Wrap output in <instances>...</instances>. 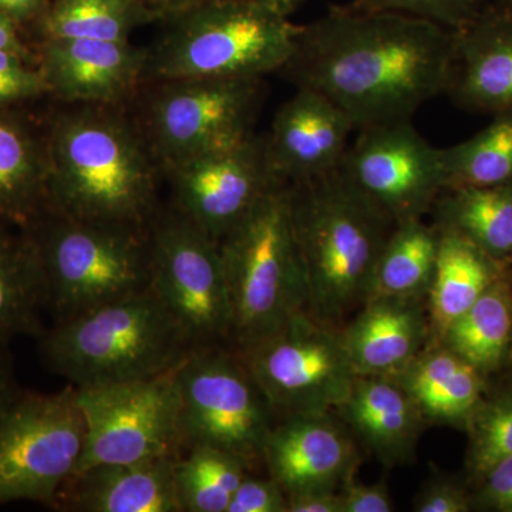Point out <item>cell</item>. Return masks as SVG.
<instances>
[{
  "label": "cell",
  "mask_w": 512,
  "mask_h": 512,
  "mask_svg": "<svg viewBox=\"0 0 512 512\" xmlns=\"http://www.w3.org/2000/svg\"><path fill=\"white\" fill-rule=\"evenodd\" d=\"M453 30L397 12L333 6L303 25L281 70L296 89H309L363 128L412 120L446 94Z\"/></svg>",
  "instance_id": "obj_1"
},
{
  "label": "cell",
  "mask_w": 512,
  "mask_h": 512,
  "mask_svg": "<svg viewBox=\"0 0 512 512\" xmlns=\"http://www.w3.org/2000/svg\"><path fill=\"white\" fill-rule=\"evenodd\" d=\"M47 116L49 208L96 224L148 229L161 211L163 170L133 111L66 104Z\"/></svg>",
  "instance_id": "obj_2"
},
{
  "label": "cell",
  "mask_w": 512,
  "mask_h": 512,
  "mask_svg": "<svg viewBox=\"0 0 512 512\" xmlns=\"http://www.w3.org/2000/svg\"><path fill=\"white\" fill-rule=\"evenodd\" d=\"M293 235L305 274L308 313L338 328L365 305L394 222L345 174L289 183Z\"/></svg>",
  "instance_id": "obj_3"
},
{
  "label": "cell",
  "mask_w": 512,
  "mask_h": 512,
  "mask_svg": "<svg viewBox=\"0 0 512 512\" xmlns=\"http://www.w3.org/2000/svg\"><path fill=\"white\" fill-rule=\"evenodd\" d=\"M191 350L151 288L55 322L39 336L45 365L76 387L165 375Z\"/></svg>",
  "instance_id": "obj_4"
},
{
  "label": "cell",
  "mask_w": 512,
  "mask_h": 512,
  "mask_svg": "<svg viewBox=\"0 0 512 512\" xmlns=\"http://www.w3.org/2000/svg\"><path fill=\"white\" fill-rule=\"evenodd\" d=\"M220 247L232 306V342L238 352L308 312L288 181L269 188L221 239Z\"/></svg>",
  "instance_id": "obj_5"
},
{
  "label": "cell",
  "mask_w": 512,
  "mask_h": 512,
  "mask_svg": "<svg viewBox=\"0 0 512 512\" xmlns=\"http://www.w3.org/2000/svg\"><path fill=\"white\" fill-rule=\"evenodd\" d=\"M148 49L146 82L188 77L264 79L279 73L302 26L255 0H214L165 20Z\"/></svg>",
  "instance_id": "obj_6"
},
{
  "label": "cell",
  "mask_w": 512,
  "mask_h": 512,
  "mask_svg": "<svg viewBox=\"0 0 512 512\" xmlns=\"http://www.w3.org/2000/svg\"><path fill=\"white\" fill-rule=\"evenodd\" d=\"M26 231L42 265L55 322L150 289L151 228L96 224L46 210Z\"/></svg>",
  "instance_id": "obj_7"
},
{
  "label": "cell",
  "mask_w": 512,
  "mask_h": 512,
  "mask_svg": "<svg viewBox=\"0 0 512 512\" xmlns=\"http://www.w3.org/2000/svg\"><path fill=\"white\" fill-rule=\"evenodd\" d=\"M265 96L259 77L161 80L141 89L133 114L164 170L247 140L255 134Z\"/></svg>",
  "instance_id": "obj_8"
},
{
  "label": "cell",
  "mask_w": 512,
  "mask_h": 512,
  "mask_svg": "<svg viewBox=\"0 0 512 512\" xmlns=\"http://www.w3.org/2000/svg\"><path fill=\"white\" fill-rule=\"evenodd\" d=\"M86 424L73 384L52 394L20 392L0 410V507H52L83 456Z\"/></svg>",
  "instance_id": "obj_9"
},
{
  "label": "cell",
  "mask_w": 512,
  "mask_h": 512,
  "mask_svg": "<svg viewBox=\"0 0 512 512\" xmlns=\"http://www.w3.org/2000/svg\"><path fill=\"white\" fill-rule=\"evenodd\" d=\"M185 450L221 448L249 464L262 460L276 416L244 359L227 345L194 348L175 369Z\"/></svg>",
  "instance_id": "obj_10"
},
{
  "label": "cell",
  "mask_w": 512,
  "mask_h": 512,
  "mask_svg": "<svg viewBox=\"0 0 512 512\" xmlns=\"http://www.w3.org/2000/svg\"><path fill=\"white\" fill-rule=\"evenodd\" d=\"M238 353L276 420L338 409L357 379L342 330L308 312Z\"/></svg>",
  "instance_id": "obj_11"
},
{
  "label": "cell",
  "mask_w": 512,
  "mask_h": 512,
  "mask_svg": "<svg viewBox=\"0 0 512 512\" xmlns=\"http://www.w3.org/2000/svg\"><path fill=\"white\" fill-rule=\"evenodd\" d=\"M150 235L151 291L192 349L232 342L234 322L220 242L173 205L161 208Z\"/></svg>",
  "instance_id": "obj_12"
},
{
  "label": "cell",
  "mask_w": 512,
  "mask_h": 512,
  "mask_svg": "<svg viewBox=\"0 0 512 512\" xmlns=\"http://www.w3.org/2000/svg\"><path fill=\"white\" fill-rule=\"evenodd\" d=\"M175 369L148 379L74 386L86 424L76 473L101 464L138 463L184 453Z\"/></svg>",
  "instance_id": "obj_13"
},
{
  "label": "cell",
  "mask_w": 512,
  "mask_h": 512,
  "mask_svg": "<svg viewBox=\"0 0 512 512\" xmlns=\"http://www.w3.org/2000/svg\"><path fill=\"white\" fill-rule=\"evenodd\" d=\"M339 168L396 225L423 218L446 187L440 148L412 120L359 130Z\"/></svg>",
  "instance_id": "obj_14"
},
{
  "label": "cell",
  "mask_w": 512,
  "mask_h": 512,
  "mask_svg": "<svg viewBox=\"0 0 512 512\" xmlns=\"http://www.w3.org/2000/svg\"><path fill=\"white\" fill-rule=\"evenodd\" d=\"M173 190V207L221 241L276 177L265 136L252 134L235 146L178 161L163 170Z\"/></svg>",
  "instance_id": "obj_15"
},
{
  "label": "cell",
  "mask_w": 512,
  "mask_h": 512,
  "mask_svg": "<svg viewBox=\"0 0 512 512\" xmlns=\"http://www.w3.org/2000/svg\"><path fill=\"white\" fill-rule=\"evenodd\" d=\"M35 52L50 97L59 103L128 106L147 83L148 49L130 40L40 39Z\"/></svg>",
  "instance_id": "obj_16"
},
{
  "label": "cell",
  "mask_w": 512,
  "mask_h": 512,
  "mask_svg": "<svg viewBox=\"0 0 512 512\" xmlns=\"http://www.w3.org/2000/svg\"><path fill=\"white\" fill-rule=\"evenodd\" d=\"M353 131V121L332 101L313 90L296 89L276 111L265 136L276 177L296 183L338 170Z\"/></svg>",
  "instance_id": "obj_17"
},
{
  "label": "cell",
  "mask_w": 512,
  "mask_h": 512,
  "mask_svg": "<svg viewBox=\"0 0 512 512\" xmlns=\"http://www.w3.org/2000/svg\"><path fill=\"white\" fill-rule=\"evenodd\" d=\"M268 476L286 497L309 491L338 490L355 476L357 453L329 413L276 421L262 454Z\"/></svg>",
  "instance_id": "obj_18"
},
{
  "label": "cell",
  "mask_w": 512,
  "mask_h": 512,
  "mask_svg": "<svg viewBox=\"0 0 512 512\" xmlns=\"http://www.w3.org/2000/svg\"><path fill=\"white\" fill-rule=\"evenodd\" d=\"M460 109L512 111V12L493 0L464 28L453 30L446 94Z\"/></svg>",
  "instance_id": "obj_19"
},
{
  "label": "cell",
  "mask_w": 512,
  "mask_h": 512,
  "mask_svg": "<svg viewBox=\"0 0 512 512\" xmlns=\"http://www.w3.org/2000/svg\"><path fill=\"white\" fill-rule=\"evenodd\" d=\"M177 458L86 468L63 484L50 508L73 512H181L174 484Z\"/></svg>",
  "instance_id": "obj_20"
},
{
  "label": "cell",
  "mask_w": 512,
  "mask_h": 512,
  "mask_svg": "<svg viewBox=\"0 0 512 512\" xmlns=\"http://www.w3.org/2000/svg\"><path fill=\"white\" fill-rule=\"evenodd\" d=\"M342 330L357 376L400 375L426 349L430 318L419 298L369 299Z\"/></svg>",
  "instance_id": "obj_21"
},
{
  "label": "cell",
  "mask_w": 512,
  "mask_h": 512,
  "mask_svg": "<svg viewBox=\"0 0 512 512\" xmlns=\"http://www.w3.org/2000/svg\"><path fill=\"white\" fill-rule=\"evenodd\" d=\"M45 120L0 107V218L26 228L49 208Z\"/></svg>",
  "instance_id": "obj_22"
},
{
  "label": "cell",
  "mask_w": 512,
  "mask_h": 512,
  "mask_svg": "<svg viewBox=\"0 0 512 512\" xmlns=\"http://www.w3.org/2000/svg\"><path fill=\"white\" fill-rule=\"evenodd\" d=\"M336 412L386 464L403 463L413 457L426 421L402 384L384 376H357Z\"/></svg>",
  "instance_id": "obj_23"
},
{
  "label": "cell",
  "mask_w": 512,
  "mask_h": 512,
  "mask_svg": "<svg viewBox=\"0 0 512 512\" xmlns=\"http://www.w3.org/2000/svg\"><path fill=\"white\" fill-rule=\"evenodd\" d=\"M412 396L424 420L464 429L490 379L441 343L424 349L392 377Z\"/></svg>",
  "instance_id": "obj_24"
},
{
  "label": "cell",
  "mask_w": 512,
  "mask_h": 512,
  "mask_svg": "<svg viewBox=\"0 0 512 512\" xmlns=\"http://www.w3.org/2000/svg\"><path fill=\"white\" fill-rule=\"evenodd\" d=\"M49 309L45 275L26 228L0 218V342L39 338Z\"/></svg>",
  "instance_id": "obj_25"
},
{
  "label": "cell",
  "mask_w": 512,
  "mask_h": 512,
  "mask_svg": "<svg viewBox=\"0 0 512 512\" xmlns=\"http://www.w3.org/2000/svg\"><path fill=\"white\" fill-rule=\"evenodd\" d=\"M507 269V264L463 235L440 229L436 271L427 295L431 333L436 342Z\"/></svg>",
  "instance_id": "obj_26"
},
{
  "label": "cell",
  "mask_w": 512,
  "mask_h": 512,
  "mask_svg": "<svg viewBox=\"0 0 512 512\" xmlns=\"http://www.w3.org/2000/svg\"><path fill=\"white\" fill-rule=\"evenodd\" d=\"M487 379L507 369L512 346V278L505 271L468 311L448 326L439 342Z\"/></svg>",
  "instance_id": "obj_27"
},
{
  "label": "cell",
  "mask_w": 512,
  "mask_h": 512,
  "mask_svg": "<svg viewBox=\"0 0 512 512\" xmlns=\"http://www.w3.org/2000/svg\"><path fill=\"white\" fill-rule=\"evenodd\" d=\"M434 208L437 228L463 235L497 261L508 264L512 254V181L447 188Z\"/></svg>",
  "instance_id": "obj_28"
},
{
  "label": "cell",
  "mask_w": 512,
  "mask_h": 512,
  "mask_svg": "<svg viewBox=\"0 0 512 512\" xmlns=\"http://www.w3.org/2000/svg\"><path fill=\"white\" fill-rule=\"evenodd\" d=\"M439 244L440 229L424 224L423 218L394 225L377 262L367 301L380 296L426 298Z\"/></svg>",
  "instance_id": "obj_29"
},
{
  "label": "cell",
  "mask_w": 512,
  "mask_h": 512,
  "mask_svg": "<svg viewBox=\"0 0 512 512\" xmlns=\"http://www.w3.org/2000/svg\"><path fill=\"white\" fill-rule=\"evenodd\" d=\"M160 20L144 0H56L37 23L40 39L130 40L134 30Z\"/></svg>",
  "instance_id": "obj_30"
},
{
  "label": "cell",
  "mask_w": 512,
  "mask_h": 512,
  "mask_svg": "<svg viewBox=\"0 0 512 512\" xmlns=\"http://www.w3.org/2000/svg\"><path fill=\"white\" fill-rule=\"evenodd\" d=\"M251 464L221 448L195 444L175 461L174 484L181 512H227Z\"/></svg>",
  "instance_id": "obj_31"
},
{
  "label": "cell",
  "mask_w": 512,
  "mask_h": 512,
  "mask_svg": "<svg viewBox=\"0 0 512 512\" xmlns=\"http://www.w3.org/2000/svg\"><path fill=\"white\" fill-rule=\"evenodd\" d=\"M491 117V123L476 136L440 148L444 190L512 181V111Z\"/></svg>",
  "instance_id": "obj_32"
},
{
  "label": "cell",
  "mask_w": 512,
  "mask_h": 512,
  "mask_svg": "<svg viewBox=\"0 0 512 512\" xmlns=\"http://www.w3.org/2000/svg\"><path fill=\"white\" fill-rule=\"evenodd\" d=\"M464 430L468 434L466 483L471 491L485 476L512 457V379L493 386L471 413Z\"/></svg>",
  "instance_id": "obj_33"
},
{
  "label": "cell",
  "mask_w": 512,
  "mask_h": 512,
  "mask_svg": "<svg viewBox=\"0 0 512 512\" xmlns=\"http://www.w3.org/2000/svg\"><path fill=\"white\" fill-rule=\"evenodd\" d=\"M490 0H352L345 5L363 12H397L437 23L448 30L468 25Z\"/></svg>",
  "instance_id": "obj_34"
},
{
  "label": "cell",
  "mask_w": 512,
  "mask_h": 512,
  "mask_svg": "<svg viewBox=\"0 0 512 512\" xmlns=\"http://www.w3.org/2000/svg\"><path fill=\"white\" fill-rule=\"evenodd\" d=\"M45 96L50 89L37 63L0 50V107L22 106Z\"/></svg>",
  "instance_id": "obj_35"
},
{
  "label": "cell",
  "mask_w": 512,
  "mask_h": 512,
  "mask_svg": "<svg viewBox=\"0 0 512 512\" xmlns=\"http://www.w3.org/2000/svg\"><path fill=\"white\" fill-rule=\"evenodd\" d=\"M417 512L473 511V491L464 481L436 478L421 490L414 501Z\"/></svg>",
  "instance_id": "obj_36"
},
{
  "label": "cell",
  "mask_w": 512,
  "mask_h": 512,
  "mask_svg": "<svg viewBox=\"0 0 512 512\" xmlns=\"http://www.w3.org/2000/svg\"><path fill=\"white\" fill-rule=\"evenodd\" d=\"M227 512H286V494L271 477H245Z\"/></svg>",
  "instance_id": "obj_37"
},
{
  "label": "cell",
  "mask_w": 512,
  "mask_h": 512,
  "mask_svg": "<svg viewBox=\"0 0 512 512\" xmlns=\"http://www.w3.org/2000/svg\"><path fill=\"white\" fill-rule=\"evenodd\" d=\"M473 511L512 512V457L473 488Z\"/></svg>",
  "instance_id": "obj_38"
},
{
  "label": "cell",
  "mask_w": 512,
  "mask_h": 512,
  "mask_svg": "<svg viewBox=\"0 0 512 512\" xmlns=\"http://www.w3.org/2000/svg\"><path fill=\"white\" fill-rule=\"evenodd\" d=\"M342 512H392L389 490L383 483L366 485L357 483L355 476L348 478L339 491Z\"/></svg>",
  "instance_id": "obj_39"
},
{
  "label": "cell",
  "mask_w": 512,
  "mask_h": 512,
  "mask_svg": "<svg viewBox=\"0 0 512 512\" xmlns=\"http://www.w3.org/2000/svg\"><path fill=\"white\" fill-rule=\"evenodd\" d=\"M286 512H342V500L336 490L288 495Z\"/></svg>",
  "instance_id": "obj_40"
},
{
  "label": "cell",
  "mask_w": 512,
  "mask_h": 512,
  "mask_svg": "<svg viewBox=\"0 0 512 512\" xmlns=\"http://www.w3.org/2000/svg\"><path fill=\"white\" fill-rule=\"evenodd\" d=\"M49 6L47 0H0V13L23 28L29 25L36 26L45 16Z\"/></svg>",
  "instance_id": "obj_41"
},
{
  "label": "cell",
  "mask_w": 512,
  "mask_h": 512,
  "mask_svg": "<svg viewBox=\"0 0 512 512\" xmlns=\"http://www.w3.org/2000/svg\"><path fill=\"white\" fill-rule=\"evenodd\" d=\"M20 29L22 28L16 25L12 19L0 13V50L16 53V55L25 57L30 62L37 63L36 52H32V49L26 45Z\"/></svg>",
  "instance_id": "obj_42"
},
{
  "label": "cell",
  "mask_w": 512,
  "mask_h": 512,
  "mask_svg": "<svg viewBox=\"0 0 512 512\" xmlns=\"http://www.w3.org/2000/svg\"><path fill=\"white\" fill-rule=\"evenodd\" d=\"M8 346L6 343L0 342V410L22 392L16 383L15 375H13Z\"/></svg>",
  "instance_id": "obj_43"
},
{
  "label": "cell",
  "mask_w": 512,
  "mask_h": 512,
  "mask_svg": "<svg viewBox=\"0 0 512 512\" xmlns=\"http://www.w3.org/2000/svg\"><path fill=\"white\" fill-rule=\"evenodd\" d=\"M148 8L153 10L160 20L173 19L181 13L207 5L214 0H144Z\"/></svg>",
  "instance_id": "obj_44"
},
{
  "label": "cell",
  "mask_w": 512,
  "mask_h": 512,
  "mask_svg": "<svg viewBox=\"0 0 512 512\" xmlns=\"http://www.w3.org/2000/svg\"><path fill=\"white\" fill-rule=\"evenodd\" d=\"M255 2L261 3V5L274 10V12L279 13V15L289 18L305 0H255Z\"/></svg>",
  "instance_id": "obj_45"
},
{
  "label": "cell",
  "mask_w": 512,
  "mask_h": 512,
  "mask_svg": "<svg viewBox=\"0 0 512 512\" xmlns=\"http://www.w3.org/2000/svg\"><path fill=\"white\" fill-rule=\"evenodd\" d=\"M495 5L501 6V8L510 10L512 12V0H493Z\"/></svg>",
  "instance_id": "obj_46"
},
{
  "label": "cell",
  "mask_w": 512,
  "mask_h": 512,
  "mask_svg": "<svg viewBox=\"0 0 512 512\" xmlns=\"http://www.w3.org/2000/svg\"><path fill=\"white\" fill-rule=\"evenodd\" d=\"M505 372H507L508 377H511V379H512V346H511L510 357H508L507 369H505Z\"/></svg>",
  "instance_id": "obj_47"
},
{
  "label": "cell",
  "mask_w": 512,
  "mask_h": 512,
  "mask_svg": "<svg viewBox=\"0 0 512 512\" xmlns=\"http://www.w3.org/2000/svg\"><path fill=\"white\" fill-rule=\"evenodd\" d=\"M508 271H510L511 278H512V254L510 256V259H508Z\"/></svg>",
  "instance_id": "obj_48"
}]
</instances>
